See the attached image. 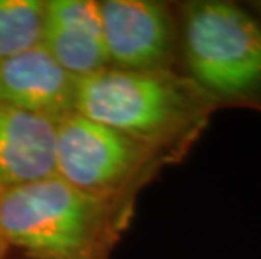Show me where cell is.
Masks as SVG:
<instances>
[{
  "instance_id": "cell-1",
  "label": "cell",
  "mask_w": 261,
  "mask_h": 259,
  "mask_svg": "<svg viewBox=\"0 0 261 259\" xmlns=\"http://www.w3.org/2000/svg\"><path fill=\"white\" fill-rule=\"evenodd\" d=\"M216 109L175 69L107 68L77 79L76 113L152 148L167 163L186 155Z\"/></svg>"
},
{
  "instance_id": "cell-2",
  "label": "cell",
  "mask_w": 261,
  "mask_h": 259,
  "mask_svg": "<svg viewBox=\"0 0 261 259\" xmlns=\"http://www.w3.org/2000/svg\"><path fill=\"white\" fill-rule=\"evenodd\" d=\"M177 19L180 73L218 109L261 113V24L246 4L192 0Z\"/></svg>"
},
{
  "instance_id": "cell-3",
  "label": "cell",
  "mask_w": 261,
  "mask_h": 259,
  "mask_svg": "<svg viewBox=\"0 0 261 259\" xmlns=\"http://www.w3.org/2000/svg\"><path fill=\"white\" fill-rule=\"evenodd\" d=\"M110 209L54 175L0 192V233L9 247L37 259H94Z\"/></svg>"
},
{
  "instance_id": "cell-4",
  "label": "cell",
  "mask_w": 261,
  "mask_h": 259,
  "mask_svg": "<svg viewBox=\"0 0 261 259\" xmlns=\"http://www.w3.org/2000/svg\"><path fill=\"white\" fill-rule=\"evenodd\" d=\"M165 163L152 148L76 111L58 123L56 177L90 195L112 202Z\"/></svg>"
},
{
  "instance_id": "cell-5",
  "label": "cell",
  "mask_w": 261,
  "mask_h": 259,
  "mask_svg": "<svg viewBox=\"0 0 261 259\" xmlns=\"http://www.w3.org/2000/svg\"><path fill=\"white\" fill-rule=\"evenodd\" d=\"M98 5L110 68L177 71V9L153 0H103Z\"/></svg>"
},
{
  "instance_id": "cell-6",
  "label": "cell",
  "mask_w": 261,
  "mask_h": 259,
  "mask_svg": "<svg viewBox=\"0 0 261 259\" xmlns=\"http://www.w3.org/2000/svg\"><path fill=\"white\" fill-rule=\"evenodd\" d=\"M77 79L37 46L0 59V104L61 120L76 111Z\"/></svg>"
},
{
  "instance_id": "cell-7",
  "label": "cell",
  "mask_w": 261,
  "mask_h": 259,
  "mask_svg": "<svg viewBox=\"0 0 261 259\" xmlns=\"http://www.w3.org/2000/svg\"><path fill=\"white\" fill-rule=\"evenodd\" d=\"M58 123L0 104V192L56 175Z\"/></svg>"
},
{
  "instance_id": "cell-8",
  "label": "cell",
  "mask_w": 261,
  "mask_h": 259,
  "mask_svg": "<svg viewBox=\"0 0 261 259\" xmlns=\"http://www.w3.org/2000/svg\"><path fill=\"white\" fill-rule=\"evenodd\" d=\"M42 46L76 79L108 68L99 5L93 0L46 2Z\"/></svg>"
},
{
  "instance_id": "cell-9",
  "label": "cell",
  "mask_w": 261,
  "mask_h": 259,
  "mask_svg": "<svg viewBox=\"0 0 261 259\" xmlns=\"http://www.w3.org/2000/svg\"><path fill=\"white\" fill-rule=\"evenodd\" d=\"M44 29V0H0V59L41 46Z\"/></svg>"
},
{
  "instance_id": "cell-10",
  "label": "cell",
  "mask_w": 261,
  "mask_h": 259,
  "mask_svg": "<svg viewBox=\"0 0 261 259\" xmlns=\"http://www.w3.org/2000/svg\"><path fill=\"white\" fill-rule=\"evenodd\" d=\"M244 4H246V7L251 10V14L261 24V0H249V2H244Z\"/></svg>"
},
{
  "instance_id": "cell-11",
  "label": "cell",
  "mask_w": 261,
  "mask_h": 259,
  "mask_svg": "<svg viewBox=\"0 0 261 259\" xmlns=\"http://www.w3.org/2000/svg\"><path fill=\"white\" fill-rule=\"evenodd\" d=\"M7 249H9V246H7V242H5L2 233H0V259L5 257V254H7Z\"/></svg>"
}]
</instances>
